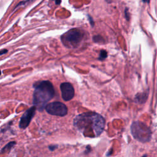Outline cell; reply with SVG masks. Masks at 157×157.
Instances as JSON below:
<instances>
[{"label":"cell","mask_w":157,"mask_h":157,"mask_svg":"<svg viewBox=\"0 0 157 157\" xmlns=\"http://www.w3.org/2000/svg\"><path fill=\"white\" fill-rule=\"evenodd\" d=\"M83 37V33L78 29H72L61 37V41L63 44L68 48L75 47L81 42Z\"/></svg>","instance_id":"3957f363"},{"label":"cell","mask_w":157,"mask_h":157,"mask_svg":"<svg viewBox=\"0 0 157 157\" xmlns=\"http://www.w3.org/2000/svg\"><path fill=\"white\" fill-rule=\"evenodd\" d=\"M8 52V50L7 49H2L1 50H0V56L3 55V54H6Z\"/></svg>","instance_id":"7c38bea8"},{"label":"cell","mask_w":157,"mask_h":157,"mask_svg":"<svg viewBox=\"0 0 157 157\" xmlns=\"http://www.w3.org/2000/svg\"><path fill=\"white\" fill-rule=\"evenodd\" d=\"M106 56H107V52L104 50L101 51V55H100V58H102V59H104V58H106Z\"/></svg>","instance_id":"30bf717a"},{"label":"cell","mask_w":157,"mask_h":157,"mask_svg":"<svg viewBox=\"0 0 157 157\" xmlns=\"http://www.w3.org/2000/svg\"><path fill=\"white\" fill-rule=\"evenodd\" d=\"M45 110L50 115L63 117L67 113V108L65 104L61 102L55 101L46 105Z\"/></svg>","instance_id":"5b68a950"},{"label":"cell","mask_w":157,"mask_h":157,"mask_svg":"<svg viewBox=\"0 0 157 157\" xmlns=\"http://www.w3.org/2000/svg\"><path fill=\"white\" fill-rule=\"evenodd\" d=\"M16 144V142H14V141H12V142H9L7 144H6L0 151V152L1 153H6L9 151H10L11 150V148H12V147L13 145H15Z\"/></svg>","instance_id":"ba28073f"},{"label":"cell","mask_w":157,"mask_h":157,"mask_svg":"<svg viewBox=\"0 0 157 157\" xmlns=\"http://www.w3.org/2000/svg\"><path fill=\"white\" fill-rule=\"evenodd\" d=\"M55 1H56V3L57 4H59L60 2H61V0H55Z\"/></svg>","instance_id":"4fadbf2b"},{"label":"cell","mask_w":157,"mask_h":157,"mask_svg":"<svg viewBox=\"0 0 157 157\" xmlns=\"http://www.w3.org/2000/svg\"><path fill=\"white\" fill-rule=\"evenodd\" d=\"M57 148V145H50L48 147V148L51 150V151H53L55 148Z\"/></svg>","instance_id":"8fae6325"},{"label":"cell","mask_w":157,"mask_h":157,"mask_svg":"<svg viewBox=\"0 0 157 157\" xmlns=\"http://www.w3.org/2000/svg\"><path fill=\"white\" fill-rule=\"evenodd\" d=\"M131 130L134 137L139 141L147 142L150 138L151 132L150 129L141 122H134L131 125Z\"/></svg>","instance_id":"277c9868"},{"label":"cell","mask_w":157,"mask_h":157,"mask_svg":"<svg viewBox=\"0 0 157 157\" xmlns=\"http://www.w3.org/2000/svg\"><path fill=\"white\" fill-rule=\"evenodd\" d=\"M36 109V107L34 105L31 108L25 111V112L21 117V118L19 121L20 128L25 129L29 126L32 118L35 115V112Z\"/></svg>","instance_id":"8992f818"},{"label":"cell","mask_w":157,"mask_h":157,"mask_svg":"<svg viewBox=\"0 0 157 157\" xmlns=\"http://www.w3.org/2000/svg\"><path fill=\"white\" fill-rule=\"evenodd\" d=\"M61 96L65 101H69L74 96V89L69 82H64L60 85Z\"/></svg>","instance_id":"52a82bcc"},{"label":"cell","mask_w":157,"mask_h":157,"mask_svg":"<svg viewBox=\"0 0 157 157\" xmlns=\"http://www.w3.org/2000/svg\"><path fill=\"white\" fill-rule=\"evenodd\" d=\"M104 1H106L107 3H111L113 0H104Z\"/></svg>","instance_id":"5bb4252c"},{"label":"cell","mask_w":157,"mask_h":157,"mask_svg":"<svg viewBox=\"0 0 157 157\" xmlns=\"http://www.w3.org/2000/svg\"><path fill=\"white\" fill-rule=\"evenodd\" d=\"M33 86L34 91L33 93V102L39 111H42L48 102H49L55 95V89L52 83L48 80H43L36 82Z\"/></svg>","instance_id":"7a4b0ae2"},{"label":"cell","mask_w":157,"mask_h":157,"mask_svg":"<svg viewBox=\"0 0 157 157\" xmlns=\"http://www.w3.org/2000/svg\"><path fill=\"white\" fill-rule=\"evenodd\" d=\"M75 127L86 137H98L105 127V120L99 114L87 112L76 116L74 120Z\"/></svg>","instance_id":"6da1fadb"},{"label":"cell","mask_w":157,"mask_h":157,"mask_svg":"<svg viewBox=\"0 0 157 157\" xmlns=\"http://www.w3.org/2000/svg\"><path fill=\"white\" fill-rule=\"evenodd\" d=\"M144 2H149V0H143Z\"/></svg>","instance_id":"9a60e30c"},{"label":"cell","mask_w":157,"mask_h":157,"mask_svg":"<svg viewBox=\"0 0 157 157\" xmlns=\"http://www.w3.org/2000/svg\"><path fill=\"white\" fill-rule=\"evenodd\" d=\"M124 14H125V18H126V20H129L130 16H129V11H128V8H126V9H125Z\"/></svg>","instance_id":"9c48e42d"}]
</instances>
